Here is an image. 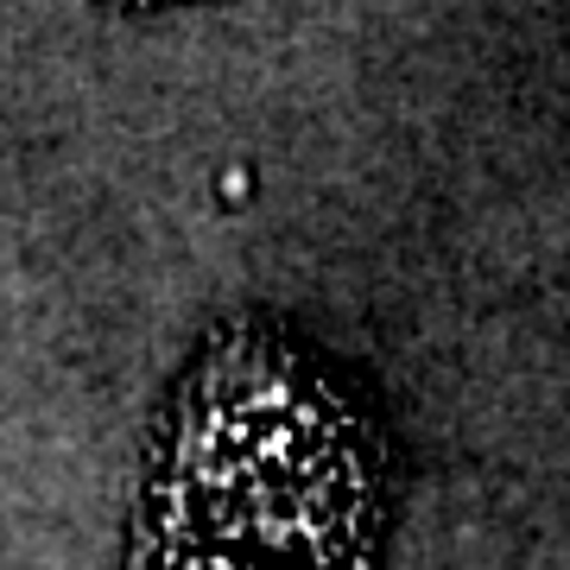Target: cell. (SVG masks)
I'll return each mask as SVG.
<instances>
[{
  "label": "cell",
  "instance_id": "obj_1",
  "mask_svg": "<svg viewBox=\"0 0 570 570\" xmlns=\"http://www.w3.org/2000/svg\"><path fill=\"white\" fill-rule=\"evenodd\" d=\"M393 438L381 406L292 330L235 324L178 374L121 558L184 570H381Z\"/></svg>",
  "mask_w": 570,
  "mask_h": 570
},
{
  "label": "cell",
  "instance_id": "obj_2",
  "mask_svg": "<svg viewBox=\"0 0 570 570\" xmlns=\"http://www.w3.org/2000/svg\"><path fill=\"white\" fill-rule=\"evenodd\" d=\"M108 7H134V13H153V7H190V0H108Z\"/></svg>",
  "mask_w": 570,
  "mask_h": 570
}]
</instances>
